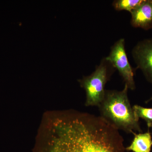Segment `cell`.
I'll return each mask as SVG.
<instances>
[{
	"instance_id": "obj_6",
	"label": "cell",
	"mask_w": 152,
	"mask_h": 152,
	"mask_svg": "<svg viewBox=\"0 0 152 152\" xmlns=\"http://www.w3.org/2000/svg\"><path fill=\"white\" fill-rule=\"evenodd\" d=\"M132 26L145 30L152 28V0H144L130 13Z\"/></svg>"
},
{
	"instance_id": "obj_8",
	"label": "cell",
	"mask_w": 152,
	"mask_h": 152,
	"mask_svg": "<svg viewBox=\"0 0 152 152\" xmlns=\"http://www.w3.org/2000/svg\"><path fill=\"white\" fill-rule=\"evenodd\" d=\"M144 0H115L113 3L117 11L125 10L131 13L143 2Z\"/></svg>"
},
{
	"instance_id": "obj_5",
	"label": "cell",
	"mask_w": 152,
	"mask_h": 152,
	"mask_svg": "<svg viewBox=\"0 0 152 152\" xmlns=\"http://www.w3.org/2000/svg\"><path fill=\"white\" fill-rule=\"evenodd\" d=\"M132 54L137 68L152 84V38L138 42L133 48Z\"/></svg>"
},
{
	"instance_id": "obj_1",
	"label": "cell",
	"mask_w": 152,
	"mask_h": 152,
	"mask_svg": "<svg viewBox=\"0 0 152 152\" xmlns=\"http://www.w3.org/2000/svg\"><path fill=\"white\" fill-rule=\"evenodd\" d=\"M124 141L113 125L102 119H95L63 131L51 152H124Z\"/></svg>"
},
{
	"instance_id": "obj_3",
	"label": "cell",
	"mask_w": 152,
	"mask_h": 152,
	"mask_svg": "<svg viewBox=\"0 0 152 152\" xmlns=\"http://www.w3.org/2000/svg\"><path fill=\"white\" fill-rule=\"evenodd\" d=\"M105 58L90 75L84 77L79 82L86 94V106H98L103 100L106 91V84L114 69Z\"/></svg>"
},
{
	"instance_id": "obj_4",
	"label": "cell",
	"mask_w": 152,
	"mask_h": 152,
	"mask_svg": "<svg viewBox=\"0 0 152 152\" xmlns=\"http://www.w3.org/2000/svg\"><path fill=\"white\" fill-rule=\"evenodd\" d=\"M105 58L114 69L118 70L128 88L134 90L136 86L134 80V70L127 56L124 39H120L115 42L112 47L108 56Z\"/></svg>"
},
{
	"instance_id": "obj_9",
	"label": "cell",
	"mask_w": 152,
	"mask_h": 152,
	"mask_svg": "<svg viewBox=\"0 0 152 152\" xmlns=\"http://www.w3.org/2000/svg\"><path fill=\"white\" fill-rule=\"evenodd\" d=\"M136 117L141 118L146 123L148 129L152 127V107H144L138 105H134L132 107Z\"/></svg>"
},
{
	"instance_id": "obj_7",
	"label": "cell",
	"mask_w": 152,
	"mask_h": 152,
	"mask_svg": "<svg viewBox=\"0 0 152 152\" xmlns=\"http://www.w3.org/2000/svg\"><path fill=\"white\" fill-rule=\"evenodd\" d=\"M133 134L134 137L132 142L126 150L133 152H151L152 139L149 131L145 133Z\"/></svg>"
},
{
	"instance_id": "obj_2",
	"label": "cell",
	"mask_w": 152,
	"mask_h": 152,
	"mask_svg": "<svg viewBox=\"0 0 152 152\" xmlns=\"http://www.w3.org/2000/svg\"><path fill=\"white\" fill-rule=\"evenodd\" d=\"M125 85L121 91H106L103 100L99 106L101 116L118 130L128 133H142L139 122L128 97Z\"/></svg>"
},
{
	"instance_id": "obj_10",
	"label": "cell",
	"mask_w": 152,
	"mask_h": 152,
	"mask_svg": "<svg viewBox=\"0 0 152 152\" xmlns=\"http://www.w3.org/2000/svg\"><path fill=\"white\" fill-rule=\"evenodd\" d=\"M152 101V97L151 98V99H150V100H149L148 101V102H149V101Z\"/></svg>"
}]
</instances>
